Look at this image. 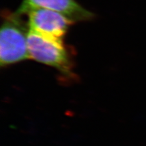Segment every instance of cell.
Wrapping results in <instances>:
<instances>
[{"label": "cell", "instance_id": "2", "mask_svg": "<svg viewBox=\"0 0 146 146\" xmlns=\"http://www.w3.org/2000/svg\"><path fill=\"white\" fill-rule=\"evenodd\" d=\"M28 50L31 59L55 68L67 81L76 80L72 56L64 40L43 36L29 29Z\"/></svg>", "mask_w": 146, "mask_h": 146}, {"label": "cell", "instance_id": "3", "mask_svg": "<svg viewBox=\"0 0 146 146\" xmlns=\"http://www.w3.org/2000/svg\"><path fill=\"white\" fill-rule=\"evenodd\" d=\"M29 29L54 39L64 40L69 27L75 23L64 14L46 8H33L26 14Z\"/></svg>", "mask_w": 146, "mask_h": 146}, {"label": "cell", "instance_id": "1", "mask_svg": "<svg viewBox=\"0 0 146 146\" xmlns=\"http://www.w3.org/2000/svg\"><path fill=\"white\" fill-rule=\"evenodd\" d=\"M29 27L16 12H2L0 31V65L1 67L30 60L28 50Z\"/></svg>", "mask_w": 146, "mask_h": 146}, {"label": "cell", "instance_id": "4", "mask_svg": "<svg viewBox=\"0 0 146 146\" xmlns=\"http://www.w3.org/2000/svg\"><path fill=\"white\" fill-rule=\"evenodd\" d=\"M46 8L64 14L74 22H83L92 20L94 14L84 8L76 0H23L16 11L21 15H26L33 8Z\"/></svg>", "mask_w": 146, "mask_h": 146}]
</instances>
